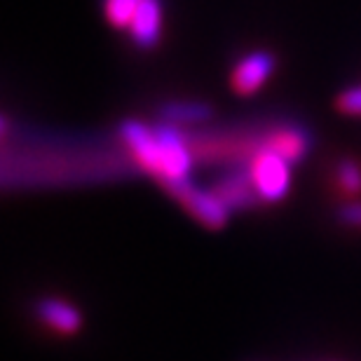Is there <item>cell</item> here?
<instances>
[{
	"label": "cell",
	"instance_id": "cell-1",
	"mask_svg": "<svg viewBox=\"0 0 361 361\" xmlns=\"http://www.w3.org/2000/svg\"><path fill=\"white\" fill-rule=\"evenodd\" d=\"M118 132L141 169L153 174L160 185L169 180L190 178L192 153L185 134H180L176 125L164 122V125L148 127L139 120H125Z\"/></svg>",
	"mask_w": 361,
	"mask_h": 361
},
{
	"label": "cell",
	"instance_id": "cell-2",
	"mask_svg": "<svg viewBox=\"0 0 361 361\" xmlns=\"http://www.w3.org/2000/svg\"><path fill=\"white\" fill-rule=\"evenodd\" d=\"M162 188L176 202H180V204L185 207V212H190L204 228H212V230L226 228V223L230 219V209L226 207V202L216 195V190L197 188L190 178L169 180V183H162Z\"/></svg>",
	"mask_w": 361,
	"mask_h": 361
},
{
	"label": "cell",
	"instance_id": "cell-3",
	"mask_svg": "<svg viewBox=\"0 0 361 361\" xmlns=\"http://www.w3.org/2000/svg\"><path fill=\"white\" fill-rule=\"evenodd\" d=\"M291 167L293 164L274 153L272 148L263 146L261 153L254 155L249 164L256 192L263 202H279L291 190Z\"/></svg>",
	"mask_w": 361,
	"mask_h": 361
},
{
	"label": "cell",
	"instance_id": "cell-4",
	"mask_svg": "<svg viewBox=\"0 0 361 361\" xmlns=\"http://www.w3.org/2000/svg\"><path fill=\"white\" fill-rule=\"evenodd\" d=\"M277 68V59L268 49H256L237 61V66L230 73V87L240 97H251L270 80V75Z\"/></svg>",
	"mask_w": 361,
	"mask_h": 361
},
{
	"label": "cell",
	"instance_id": "cell-5",
	"mask_svg": "<svg viewBox=\"0 0 361 361\" xmlns=\"http://www.w3.org/2000/svg\"><path fill=\"white\" fill-rule=\"evenodd\" d=\"M214 190L223 202H226V207L230 209V212L254 209L258 202H261L249 167H235L230 171H223L221 178L216 180Z\"/></svg>",
	"mask_w": 361,
	"mask_h": 361
},
{
	"label": "cell",
	"instance_id": "cell-6",
	"mask_svg": "<svg viewBox=\"0 0 361 361\" xmlns=\"http://www.w3.org/2000/svg\"><path fill=\"white\" fill-rule=\"evenodd\" d=\"M129 35L139 49H153L162 35V3L160 0H141L129 24Z\"/></svg>",
	"mask_w": 361,
	"mask_h": 361
},
{
	"label": "cell",
	"instance_id": "cell-7",
	"mask_svg": "<svg viewBox=\"0 0 361 361\" xmlns=\"http://www.w3.org/2000/svg\"><path fill=\"white\" fill-rule=\"evenodd\" d=\"M35 314L40 317L42 324L63 336H73L82 329L80 310L61 298H40L35 305Z\"/></svg>",
	"mask_w": 361,
	"mask_h": 361
},
{
	"label": "cell",
	"instance_id": "cell-8",
	"mask_svg": "<svg viewBox=\"0 0 361 361\" xmlns=\"http://www.w3.org/2000/svg\"><path fill=\"white\" fill-rule=\"evenodd\" d=\"M265 146L272 148L274 153L286 157L291 164H298L307 157L310 148H312V134L302 127H284L281 132L272 134Z\"/></svg>",
	"mask_w": 361,
	"mask_h": 361
},
{
	"label": "cell",
	"instance_id": "cell-9",
	"mask_svg": "<svg viewBox=\"0 0 361 361\" xmlns=\"http://www.w3.org/2000/svg\"><path fill=\"white\" fill-rule=\"evenodd\" d=\"M157 115L169 122V125H200V122H207L214 115V108L204 104V101H164V104L157 106Z\"/></svg>",
	"mask_w": 361,
	"mask_h": 361
},
{
	"label": "cell",
	"instance_id": "cell-10",
	"mask_svg": "<svg viewBox=\"0 0 361 361\" xmlns=\"http://www.w3.org/2000/svg\"><path fill=\"white\" fill-rule=\"evenodd\" d=\"M139 3L141 0H106L104 12H106L108 24L115 28H129Z\"/></svg>",
	"mask_w": 361,
	"mask_h": 361
},
{
	"label": "cell",
	"instance_id": "cell-11",
	"mask_svg": "<svg viewBox=\"0 0 361 361\" xmlns=\"http://www.w3.org/2000/svg\"><path fill=\"white\" fill-rule=\"evenodd\" d=\"M338 185L343 188L345 195H359L361 192V164L352 157H343L338 162Z\"/></svg>",
	"mask_w": 361,
	"mask_h": 361
},
{
	"label": "cell",
	"instance_id": "cell-12",
	"mask_svg": "<svg viewBox=\"0 0 361 361\" xmlns=\"http://www.w3.org/2000/svg\"><path fill=\"white\" fill-rule=\"evenodd\" d=\"M336 108L345 115H359L361 118V85H355V87H348L338 94Z\"/></svg>",
	"mask_w": 361,
	"mask_h": 361
},
{
	"label": "cell",
	"instance_id": "cell-13",
	"mask_svg": "<svg viewBox=\"0 0 361 361\" xmlns=\"http://www.w3.org/2000/svg\"><path fill=\"white\" fill-rule=\"evenodd\" d=\"M338 221L345 223V226L361 228V202H350V204H343L341 212H338Z\"/></svg>",
	"mask_w": 361,
	"mask_h": 361
}]
</instances>
